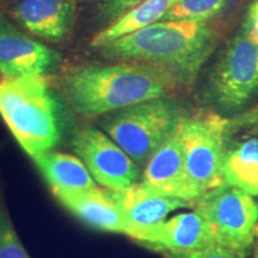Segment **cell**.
Masks as SVG:
<instances>
[{
  "label": "cell",
  "mask_w": 258,
  "mask_h": 258,
  "mask_svg": "<svg viewBox=\"0 0 258 258\" xmlns=\"http://www.w3.org/2000/svg\"><path fill=\"white\" fill-rule=\"evenodd\" d=\"M14 2H15V0H0V6L5 5L6 3H11V4H12V3H14Z\"/></svg>",
  "instance_id": "d4e9b609"
},
{
  "label": "cell",
  "mask_w": 258,
  "mask_h": 258,
  "mask_svg": "<svg viewBox=\"0 0 258 258\" xmlns=\"http://www.w3.org/2000/svg\"><path fill=\"white\" fill-rule=\"evenodd\" d=\"M62 90L77 114L105 116L125 106L175 96L188 85L170 70L135 61H111L72 67L64 73Z\"/></svg>",
  "instance_id": "6da1fadb"
},
{
  "label": "cell",
  "mask_w": 258,
  "mask_h": 258,
  "mask_svg": "<svg viewBox=\"0 0 258 258\" xmlns=\"http://www.w3.org/2000/svg\"><path fill=\"white\" fill-rule=\"evenodd\" d=\"M61 205L97 230L127 234L128 224L106 190L98 186L80 191L53 192Z\"/></svg>",
  "instance_id": "5bb4252c"
},
{
  "label": "cell",
  "mask_w": 258,
  "mask_h": 258,
  "mask_svg": "<svg viewBox=\"0 0 258 258\" xmlns=\"http://www.w3.org/2000/svg\"><path fill=\"white\" fill-rule=\"evenodd\" d=\"M230 120L215 112L188 115L179 128L186 173L196 200L224 183Z\"/></svg>",
  "instance_id": "5b68a950"
},
{
  "label": "cell",
  "mask_w": 258,
  "mask_h": 258,
  "mask_svg": "<svg viewBox=\"0 0 258 258\" xmlns=\"http://www.w3.org/2000/svg\"><path fill=\"white\" fill-rule=\"evenodd\" d=\"M0 258H30L10 217L2 184H0Z\"/></svg>",
  "instance_id": "d6986e66"
},
{
  "label": "cell",
  "mask_w": 258,
  "mask_h": 258,
  "mask_svg": "<svg viewBox=\"0 0 258 258\" xmlns=\"http://www.w3.org/2000/svg\"><path fill=\"white\" fill-rule=\"evenodd\" d=\"M163 258H246V254L227 246L217 245V246L185 251V252H166L164 253Z\"/></svg>",
  "instance_id": "44dd1931"
},
{
  "label": "cell",
  "mask_w": 258,
  "mask_h": 258,
  "mask_svg": "<svg viewBox=\"0 0 258 258\" xmlns=\"http://www.w3.org/2000/svg\"><path fill=\"white\" fill-rule=\"evenodd\" d=\"M252 249H253V258H258V226L256 230V234H254Z\"/></svg>",
  "instance_id": "cb8c5ba5"
},
{
  "label": "cell",
  "mask_w": 258,
  "mask_h": 258,
  "mask_svg": "<svg viewBox=\"0 0 258 258\" xmlns=\"http://www.w3.org/2000/svg\"><path fill=\"white\" fill-rule=\"evenodd\" d=\"M37 169L53 190L80 191L96 188V180L78 156L49 150L32 157Z\"/></svg>",
  "instance_id": "9a60e30c"
},
{
  "label": "cell",
  "mask_w": 258,
  "mask_h": 258,
  "mask_svg": "<svg viewBox=\"0 0 258 258\" xmlns=\"http://www.w3.org/2000/svg\"><path fill=\"white\" fill-rule=\"evenodd\" d=\"M105 190L127 221L125 235L132 239L144 230L166 220L170 213L190 205L184 200L170 198L145 188L140 182L122 190Z\"/></svg>",
  "instance_id": "4fadbf2b"
},
{
  "label": "cell",
  "mask_w": 258,
  "mask_h": 258,
  "mask_svg": "<svg viewBox=\"0 0 258 258\" xmlns=\"http://www.w3.org/2000/svg\"><path fill=\"white\" fill-rule=\"evenodd\" d=\"M61 103L48 77L0 79V117L31 158L60 140Z\"/></svg>",
  "instance_id": "3957f363"
},
{
  "label": "cell",
  "mask_w": 258,
  "mask_h": 258,
  "mask_svg": "<svg viewBox=\"0 0 258 258\" xmlns=\"http://www.w3.org/2000/svg\"><path fill=\"white\" fill-rule=\"evenodd\" d=\"M257 51H258V41H257Z\"/></svg>",
  "instance_id": "484cf974"
},
{
  "label": "cell",
  "mask_w": 258,
  "mask_h": 258,
  "mask_svg": "<svg viewBox=\"0 0 258 258\" xmlns=\"http://www.w3.org/2000/svg\"><path fill=\"white\" fill-rule=\"evenodd\" d=\"M240 129L249 132L251 134H258V106L244 112L243 115L237 116L233 120H230V123H228L230 135L234 134Z\"/></svg>",
  "instance_id": "7402d4cb"
},
{
  "label": "cell",
  "mask_w": 258,
  "mask_h": 258,
  "mask_svg": "<svg viewBox=\"0 0 258 258\" xmlns=\"http://www.w3.org/2000/svg\"><path fill=\"white\" fill-rule=\"evenodd\" d=\"M222 175L227 184L258 196V138L245 139L227 147Z\"/></svg>",
  "instance_id": "2e32d148"
},
{
  "label": "cell",
  "mask_w": 258,
  "mask_h": 258,
  "mask_svg": "<svg viewBox=\"0 0 258 258\" xmlns=\"http://www.w3.org/2000/svg\"><path fill=\"white\" fill-rule=\"evenodd\" d=\"M140 183L145 188L170 198L184 200L189 203L196 201L186 173L179 131L150 158Z\"/></svg>",
  "instance_id": "7c38bea8"
},
{
  "label": "cell",
  "mask_w": 258,
  "mask_h": 258,
  "mask_svg": "<svg viewBox=\"0 0 258 258\" xmlns=\"http://www.w3.org/2000/svg\"><path fill=\"white\" fill-rule=\"evenodd\" d=\"M231 0H179L161 21L211 22L225 11Z\"/></svg>",
  "instance_id": "ac0fdd59"
},
{
  "label": "cell",
  "mask_w": 258,
  "mask_h": 258,
  "mask_svg": "<svg viewBox=\"0 0 258 258\" xmlns=\"http://www.w3.org/2000/svg\"><path fill=\"white\" fill-rule=\"evenodd\" d=\"M6 15L37 40L48 43H61L73 31L77 21V2L15 0Z\"/></svg>",
  "instance_id": "30bf717a"
},
{
  "label": "cell",
  "mask_w": 258,
  "mask_h": 258,
  "mask_svg": "<svg viewBox=\"0 0 258 258\" xmlns=\"http://www.w3.org/2000/svg\"><path fill=\"white\" fill-rule=\"evenodd\" d=\"M188 115L175 96H167L110 112L101 127L139 166H145L179 131Z\"/></svg>",
  "instance_id": "277c9868"
},
{
  "label": "cell",
  "mask_w": 258,
  "mask_h": 258,
  "mask_svg": "<svg viewBox=\"0 0 258 258\" xmlns=\"http://www.w3.org/2000/svg\"><path fill=\"white\" fill-rule=\"evenodd\" d=\"M245 30L252 36L256 42L258 41V0L253 2L247 10L246 17L243 25H241Z\"/></svg>",
  "instance_id": "603a6c76"
},
{
  "label": "cell",
  "mask_w": 258,
  "mask_h": 258,
  "mask_svg": "<svg viewBox=\"0 0 258 258\" xmlns=\"http://www.w3.org/2000/svg\"><path fill=\"white\" fill-rule=\"evenodd\" d=\"M194 203L195 211L209 222L222 246L247 256L258 226V206L253 196L224 182Z\"/></svg>",
  "instance_id": "52a82bcc"
},
{
  "label": "cell",
  "mask_w": 258,
  "mask_h": 258,
  "mask_svg": "<svg viewBox=\"0 0 258 258\" xmlns=\"http://www.w3.org/2000/svg\"><path fill=\"white\" fill-rule=\"evenodd\" d=\"M62 55L0 11V76L19 78L46 76L59 69Z\"/></svg>",
  "instance_id": "9c48e42d"
},
{
  "label": "cell",
  "mask_w": 258,
  "mask_h": 258,
  "mask_svg": "<svg viewBox=\"0 0 258 258\" xmlns=\"http://www.w3.org/2000/svg\"><path fill=\"white\" fill-rule=\"evenodd\" d=\"M178 2L179 0H145L137 8L122 16L115 23L97 32L91 40V47H99L116 38L123 37L131 32L157 23Z\"/></svg>",
  "instance_id": "e0dca14e"
},
{
  "label": "cell",
  "mask_w": 258,
  "mask_h": 258,
  "mask_svg": "<svg viewBox=\"0 0 258 258\" xmlns=\"http://www.w3.org/2000/svg\"><path fill=\"white\" fill-rule=\"evenodd\" d=\"M207 91L211 101L228 112L239 110L258 92L257 42L243 27L213 66Z\"/></svg>",
  "instance_id": "8992f818"
},
{
  "label": "cell",
  "mask_w": 258,
  "mask_h": 258,
  "mask_svg": "<svg viewBox=\"0 0 258 258\" xmlns=\"http://www.w3.org/2000/svg\"><path fill=\"white\" fill-rule=\"evenodd\" d=\"M145 0H88L93 18L104 29Z\"/></svg>",
  "instance_id": "ffe728a7"
},
{
  "label": "cell",
  "mask_w": 258,
  "mask_h": 258,
  "mask_svg": "<svg viewBox=\"0 0 258 258\" xmlns=\"http://www.w3.org/2000/svg\"><path fill=\"white\" fill-rule=\"evenodd\" d=\"M135 241L157 252H185L221 245L209 222L198 212L180 213L144 230Z\"/></svg>",
  "instance_id": "8fae6325"
},
{
  "label": "cell",
  "mask_w": 258,
  "mask_h": 258,
  "mask_svg": "<svg viewBox=\"0 0 258 258\" xmlns=\"http://www.w3.org/2000/svg\"><path fill=\"white\" fill-rule=\"evenodd\" d=\"M257 206H258V201H257Z\"/></svg>",
  "instance_id": "4316f807"
},
{
  "label": "cell",
  "mask_w": 258,
  "mask_h": 258,
  "mask_svg": "<svg viewBox=\"0 0 258 258\" xmlns=\"http://www.w3.org/2000/svg\"><path fill=\"white\" fill-rule=\"evenodd\" d=\"M213 22L159 21L93 48L111 61L156 64L176 73L188 88L217 46Z\"/></svg>",
  "instance_id": "7a4b0ae2"
},
{
  "label": "cell",
  "mask_w": 258,
  "mask_h": 258,
  "mask_svg": "<svg viewBox=\"0 0 258 258\" xmlns=\"http://www.w3.org/2000/svg\"><path fill=\"white\" fill-rule=\"evenodd\" d=\"M72 148L96 183L105 189L122 190L139 183V165L104 131L96 127L80 129L74 135Z\"/></svg>",
  "instance_id": "ba28073f"
}]
</instances>
